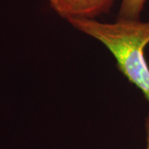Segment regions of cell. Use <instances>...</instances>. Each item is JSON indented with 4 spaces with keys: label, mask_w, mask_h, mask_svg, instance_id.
Returning a JSON list of instances; mask_svg holds the SVG:
<instances>
[{
    "label": "cell",
    "mask_w": 149,
    "mask_h": 149,
    "mask_svg": "<svg viewBox=\"0 0 149 149\" xmlns=\"http://www.w3.org/2000/svg\"><path fill=\"white\" fill-rule=\"evenodd\" d=\"M147 0H122L118 18L139 20Z\"/></svg>",
    "instance_id": "3957f363"
},
{
    "label": "cell",
    "mask_w": 149,
    "mask_h": 149,
    "mask_svg": "<svg viewBox=\"0 0 149 149\" xmlns=\"http://www.w3.org/2000/svg\"><path fill=\"white\" fill-rule=\"evenodd\" d=\"M67 22L104 44L114 56L119 70L149 103V67L144 56V49L149 44V22L123 18L113 23L89 18H71Z\"/></svg>",
    "instance_id": "6da1fadb"
},
{
    "label": "cell",
    "mask_w": 149,
    "mask_h": 149,
    "mask_svg": "<svg viewBox=\"0 0 149 149\" xmlns=\"http://www.w3.org/2000/svg\"><path fill=\"white\" fill-rule=\"evenodd\" d=\"M145 129H146V148L149 149V115L147 116L145 120Z\"/></svg>",
    "instance_id": "277c9868"
},
{
    "label": "cell",
    "mask_w": 149,
    "mask_h": 149,
    "mask_svg": "<svg viewBox=\"0 0 149 149\" xmlns=\"http://www.w3.org/2000/svg\"><path fill=\"white\" fill-rule=\"evenodd\" d=\"M116 0H48L59 16L66 20L71 18L95 19L106 13Z\"/></svg>",
    "instance_id": "7a4b0ae2"
}]
</instances>
